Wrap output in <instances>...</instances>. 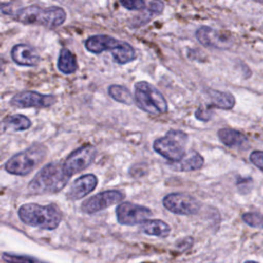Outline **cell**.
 Instances as JSON below:
<instances>
[{
	"mask_svg": "<svg viewBox=\"0 0 263 263\" xmlns=\"http://www.w3.org/2000/svg\"><path fill=\"white\" fill-rule=\"evenodd\" d=\"M70 177L66 174L61 162H50L45 164L30 181L28 191L32 194L57 193L61 191Z\"/></svg>",
	"mask_w": 263,
	"mask_h": 263,
	"instance_id": "6da1fadb",
	"label": "cell"
},
{
	"mask_svg": "<svg viewBox=\"0 0 263 263\" xmlns=\"http://www.w3.org/2000/svg\"><path fill=\"white\" fill-rule=\"evenodd\" d=\"M17 214L25 224L46 230L55 229L62 220V212L54 204L25 203L20 206Z\"/></svg>",
	"mask_w": 263,
	"mask_h": 263,
	"instance_id": "7a4b0ae2",
	"label": "cell"
},
{
	"mask_svg": "<svg viewBox=\"0 0 263 263\" xmlns=\"http://www.w3.org/2000/svg\"><path fill=\"white\" fill-rule=\"evenodd\" d=\"M13 18L25 25H38L49 29L60 27L66 21V11L59 6L40 7L31 5L12 13Z\"/></svg>",
	"mask_w": 263,
	"mask_h": 263,
	"instance_id": "3957f363",
	"label": "cell"
},
{
	"mask_svg": "<svg viewBox=\"0 0 263 263\" xmlns=\"http://www.w3.org/2000/svg\"><path fill=\"white\" fill-rule=\"evenodd\" d=\"M85 47L92 53H101L103 51H110L114 61L117 64H127L136 59V51L134 47L125 42L115 39L108 35H93L86 39Z\"/></svg>",
	"mask_w": 263,
	"mask_h": 263,
	"instance_id": "277c9868",
	"label": "cell"
},
{
	"mask_svg": "<svg viewBox=\"0 0 263 263\" xmlns=\"http://www.w3.org/2000/svg\"><path fill=\"white\" fill-rule=\"evenodd\" d=\"M46 147L41 144H34L24 151H21L10 157L4 167L6 172L12 175L25 176L30 174L38 164H40L45 156Z\"/></svg>",
	"mask_w": 263,
	"mask_h": 263,
	"instance_id": "5b68a950",
	"label": "cell"
},
{
	"mask_svg": "<svg viewBox=\"0 0 263 263\" xmlns=\"http://www.w3.org/2000/svg\"><path fill=\"white\" fill-rule=\"evenodd\" d=\"M135 102L143 111L159 115L167 111V103L159 90L146 81H139L135 84Z\"/></svg>",
	"mask_w": 263,
	"mask_h": 263,
	"instance_id": "8992f818",
	"label": "cell"
},
{
	"mask_svg": "<svg viewBox=\"0 0 263 263\" xmlns=\"http://www.w3.org/2000/svg\"><path fill=\"white\" fill-rule=\"evenodd\" d=\"M188 136L182 130H168L164 137L154 141L153 149L170 161L178 162L185 157Z\"/></svg>",
	"mask_w": 263,
	"mask_h": 263,
	"instance_id": "52a82bcc",
	"label": "cell"
},
{
	"mask_svg": "<svg viewBox=\"0 0 263 263\" xmlns=\"http://www.w3.org/2000/svg\"><path fill=\"white\" fill-rule=\"evenodd\" d=\"M163 206L170 212L177 215H194L200 210V202L187 193H171L163 197Z\"/></svg>",
	"mask_w": 263,
	"mask_h": 263,
	"instance_id": "ba28073f",
	"label": "cell"
},
{
	"mask_svg": "<svg viewBox=\"0 0 263 263\" xmlns=\"http://www.w3.org/2000/svg\"><path fill=\"white\" fill-rule=\"evenodd\" d=\"M97 156V149L92 145H84L74 150L63 162L66 174L71 178L74 174H77L85 170L91 164Z\"/></svg>",
	"mask_w": 263,
	"mask_h": 263,
	"instance_id": "9c48e42d",
	"label": "cell"
},
{
	"mask_svg": "<svg viewBox=\"0 0 263 263\" xmlns=\"http://www.w3.org/2000/svg\"><path fill=\"white\" fill-rule=\"evenodd\" d=\"M152 216L150 209L132 202H121L116 208L117 221L121 225H137L149 220Z\"/></svg>",
	"mask_w": 263,
	"mask_h": 263,
	"instance_id": "30bf717a",
	"label": "cell"
},
{
	"mask_svg": "<svg viewBox=\"0 0 263 263\" xmlns=\"http://www.w3.org/2000/svg\"><path fill=\"white\" fill-rule=\"evenodd\" d=\"M123 199V193L119 190H108L85 199L81 204V211L86 214H95Z\"/></svg>",
	"mask_w": 263,
	"mask_h": 263,
	"instance_id": "8fae6325",
	"label": "cell"
},
{
	"mask_svg": "<svg viewBox=\"0 0 263 263\" xmlns=\"http://www.w3.org/2000/svg\"><path fill=\"white\" fill-rule=\"evenodd\" d=\"M55 103V97L37 91H21L10 100V105L15 108H46Z\"/></svg>",
	"mask_w": 263,
	"mask_h": 263,
	"instance_id": "7c38bea8",
	"label": "cell"
},
{
	"mask_svg": "<svg viewBox=\"0 0 263 263\" xmlns=\"http://www.w3.org/2000/svg\"><path fill=\"white\" fill-rule=\"evenodd\" d=\"M195 37L205 47L228 49L232 45V39L228 35L208 26L200 27L196 31Z\"/></svg>",
	"mask_w": 263,
	"mask_h": 263,
	"instance_id": "4fadbf2b",
	"label": "cell"
},
{
	"mask_svg": "<svg viewBox=\"0 0 263 263\" xmlns=\"http://www.w3.org/2000/svg\"><path fill=\"white\" fill-rule=\"evenodd\" d=\"M97 184L98 179L95 175H83L74 181L69 189L67 196L71 200L81 199L82 197H85L88 193H90L97 187Z\"/></svg>",
	"mask_w": 263,
	"mask_h": 263,
	"instance_id": "5bb4252c",
	"label": "cell"
},
{
	"mask_svg": "<svg viewBox=\"0 0 263 263\" xmlns=\"http://www.w3.org/2000/svg\"><path fill=\"white\" fill-rule=\"evenodd\" d=\"M10 54L12 61L20 66L34 67L40 62V57L35 48L24 43L14 45Z\"/></svg>",
	"mask_w": 263,
	"mask_h": 263,
	"instance_id": "9a60e30c",
	"label": "cell"
},
{
	"mask_svg": "<svg viewBox=\"0 0 263 263\" xmlns=\"http://www.w3.org/2000/svg\"><path fill=\"white\" fill-rule=\"evenodd\" d=\"M219 140L227 147L230 148H247L249 146V140L247 136L233 128H221L218 130Z\"/></svg>",
	"mask_w": 263,
	"mask_h": 263,
	"instance_id": "2e32d148",
	"label": "cell"
},
{
	"mask_svg": "<svg viewBox=\"0 0 263 263\" xmlns=\"http://www.w3.org/2000/svg\"><path fill=\"white\" fill-rule=\"evenodd\" d=\"M140 229L147 235L157 236L161 238L166 237L171 232V227L168 226V224L159 219L145 221L141 224Z\"/></svg>",
	"mask_w": 263,
	"mask_h": 263,
	"instance_id": "e0dca14e",
	"label": "cell"
},
{
	"mask_svg": "<svg viewBox=\"0 0 263 263\" xmlns=\"http://www.w3.org/2000/svg\"><path fill=\"white\" fill-rule=\"evenodd\" d=\"M208 96L212 105L216 108L229 110L232 109L235 105V99L229 91H221L216 89H209Z\"/></svg>",
	"mask_w": 263,
	"mask_h": 263,
	"instance_id": "ac0fdd59",
	"label": "cell"
},
{
	"mask_svg": "<svg viewBox=\"0 0 263 263\" xmlns=\"http://www.w3.org/2000/svg\"><path fill=\"white\" fill-rule=\"evenodd\" d=\"M58 69L64 74H72L77 70L76 58L69 49H61L58 59Z\"/></svg>",
	"mask_w": 263,
	"mask_h": 263,
	"instance_id": "d6986e66",
	"label": "cell"
},
{
	"mask_svg": "<svg viewBox=\"0 0 263 263\" xmlns=\"http://www.w3.org/2000/svg\"><path fill=\"white\" fill-rule=\"evenodd\" d=\"M2 124L4 127L12 129L14 132L26 130L31 126V121L28 117L21 114L8 115L2 120Z\"/></svg>",
	"mask_w": 263,
	"mask_h": 263,
	"instance_id": "ffe728a7",
	"label": "cell"
},
{
	"mask_svg": "<svg viewBox=\"0 0 263 263\" xmlns=\"http://www.w3.org/2000/svg\"><path fill=\"white\" fill-rule=\"evenodd\" d=\"M204 163V159L203 157L195 152L192 151L188 156H185L181 161H180V165L177 170L182 171V172H190V171H196L202 167Z\"/></svg>",
	"mask_w": 263,
	"mask_h": 263,
	"instance_id": "44dd1931",
	"label": "cell"
},
{
	"mask_svg": "<svg viewBox=\"0 0 263 263\" xmlns=\"http://www.w3.org/2000/svg\"><path fill=\"white\" fill-rule=\"evenodd\" d=\"M108 92L112 99H114L119 103H122L125 105H132L134 103L135 99L133 98L128 88H126L125 86L112 84L109 86Z\"/></svg>",
	"mask_w": 263,
	"mask_h": 263,
	"instance_id": "7402d4cb",
	"label": "cell"
},
{
	"mask_svg": "<svg viewBox=\"0 0 263 263\" xmlns=\"http://www.w3.org/2000/svg\"><path fill=\"white\" fill-rule=\"evenodd\" d=\"M2 259L6 263H46L31 256L16 255V254H10V253H3Z\"/></svg>",
	"mask_w": 263,
	"mask_h": 263,
	"instance_id": "603a6c76",
	"label": "cell"
},
{
	"mask_svg": "<svg viewBox=\"0 0 263 263\" xmlns=\"http://www.w3.org/2000/svg\"><path fill=\"white\" fill-rule=\"evenodd\" d=\"M243 222L254 228H263V215L259 213H245L241 216Z\"/></svg>",
	"mask_w": 263,
	"mask_h": 263,
	"instance_id": "cb8c5ba5",
	"label": "cell"
},
{
	"mask_svg": "<svg viewBox=\"0 0 263 263\" xmlns=\"http://www.w3.org/2000/svg\"><path fill=\"white\" fill-rule=\"evenodd\" d=\"M120 4L128 10H141L147 6V3L142 0H123L120 2Z\"/></svg>",
	"mask_w": 263,
	"mask_h": 263,
	"instance_id": "d4e9b609",
	"label": "cell"
},
{
	"mask_svg": "<svg viewBox=\"0 0 263 263\" xmlns=\"http://www.w3.org/2000/svg\"><path fill=\"white\" fill-rule=\"evenodd\" d=\"M250 161L259 170L263 171V151L256 150L250 154Z\"/></svg>",
	"mask_w": 263,
	"mask_h": 263,
	"instance_id": "484cf974",
	"label": "cell"
},
{
	"mask_svg": "<svg viewBox=\"0 0 263 263\" xmlns=\"http://www.w3.org/2000/svg\"><path fill=\"white\" fill-rule=\"evenodd\" d=\"M164 7L163 2L161 1H150L147 3V9L153 14H159L162 12Z\"/></svg>",
	"mask_w": 263,
	"mask_h": 263,
	"instance_id": "4316f807",
	"label": "cell"
},
{
	"mask_svg": "<svg viewBox=\"0 0 263 263\" xmlns=\"http://www.w3.org/2000/svg\"><path fill=\"white\" fill-rule=\"evenodd\" d=\"M195 117L201 121H208L212 117V113L209 111V109L198 108L195 112Z\"/></svg>",
	"mask_w": 263,
	"mask_h": 263,
	"instance_id": "83f0119b",
	"label": "cell"
},
{
	"mask_svg": "<svg viewBox=\"0 0 263 263\" xmlns=\"http://www.w3.org/2000/svg\"><path fill=\"white\" fill-rule=\"evenodd\" d=\"M245 263H258V262H255V261H246Z\"/></svg>",
	"mask_w": 263,
	"mask_h": 263,
	"instance_id": "f1b7e54d",
	"label": "cell"
}]
</instances>
